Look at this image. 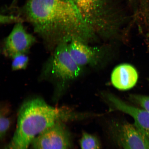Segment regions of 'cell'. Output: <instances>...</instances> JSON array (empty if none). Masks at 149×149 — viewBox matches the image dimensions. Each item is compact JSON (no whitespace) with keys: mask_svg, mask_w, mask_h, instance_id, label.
<instances>
[{"mask_svg":"<svg viewBox=\"0 0 149 149\" xmlns=\"http://www.w3.org/2000/svg\"><path fill=\"white\" fill-rule=\"evenodd\" d=\"M22 11L35 32L56 47L92 33L73 0H27Z\"/></svg>","mask_w":149,"mask_h":149,"instance_id":"1","label":"cell"},{"mask_svg":"<svg viewBox=\"0 0 149 149\" xmlns=\"http://www.w3.org/2000/svg\"><path fill=\"white\" fill-rule=\"evenodd\" d=\"M90 117L89 113L78 112L70 108L52 107L40 98L31 99L20 107L15 131L4 149H29L37 136L56 123Z\"/></svg>","mask_w":149,"mask_h":149,"instance_id":"2","label":"cell"},{"mask_svg":"<svg viewBox=\"0 0 149 149\" xmlns=\"http://www.w3.org/2000/svg\"><path fill=\"white\" fill-rule=\"evenodd\" d=\"M92 31L103 30L114 26L117 13L111 0H73Z\"/></svg>","mask_w":149,"mask_h":149,"instance_id":"3","label":"cell"},{"mask_svg":"<svg viewBox=\"0 0 149 149\" xmlns=\"http://www.w3.org/2000/svg\"><path fill=\"white\" fill-rule=\"evenodd\" d=\"M68 45V42H63L56 47L47 67V73L59 83L56 95L57 98L63 92L67 82L77 77L81 72V67L71 56Z\"/></svg>","mask_w":149,"mask_h":149,"instance_id":"4","label":"cell"},{"mask_svg":"<svg viewBox=\"0 0 149 149\" xmlns=\"http://www.w3.org/2000/svg\"><path fill=\"white\" fill-rule=\"evenodd\" d=\"M71 136L64 122L56 123L37 136L31 143L32 149H70Z\"/></svg>","mask_w":149,"mask_h":149,"instance_id":"5","label":"cell"},{"mask_svg":"<svg viewBox=\"0 0 149 149\" xmlns=\"http://www.w3.org/2000/svg\"><path fill=\"white\" fill-rule=\"evenodd\" d=\"M113 139L123 149H149V138L135 125L127 122L112 126Z\"/></svg>","mask_w":149,"mask_h":149,"instance_id":"6","label":"cell"},{"mask_svg":"<svg viewBox=\"0 0 149 149\" xmlns=\"http://www.w3.org/2000/svg\"><path fill=\"white\" fill-rule=\"evenodd\" d=\"M35 42V37L27 32L21 22H18L5 39L3 53L12 58L19 54H26Z\"/></svg>","mask_w":149,"mask_h":149,"instance_id":"7","label":"cell"},{"mask_svg":"<svg viewBox=\"0 0 149 149\" xmlns=\"http://www.w3.org/2000/svg\"><path fill=\"white\" fill-rule=\"evenodd\" d=\"M105 99L113 109L132 117L134 124L149 138V113L142 108L130 105L113 94H106Z\"/></svg>","mask_w":149,"mask_h":149,"instance_id":"8","label":"cell"},{"mask_svg":"<svg viewBox=\"0 0 149 149\" xmlns=\"http://www.w3.org/2000/svg\"><path fill=\"white\" fill-rule=\"evenodd\" d=\"M138 74L132 65L123 64L119 65L113 70L111 80L113 86L121 91L129 90L137 83Z\"/></svg>","mask_w":149,"mask_h":149,"instance_id":"9","label":"cell"},{"mask_svg":"<svg viewBox=\"0 0 149 149\" xmlns=\"http://www.w3.org/2000/svg\"><path fill=\"white\" fill-rule=\"evenodd\" d=\"M68 47L72 58L81 67L94 62L97 57V49L86 45L81 40H72Z\"/></svg>","mask_w":149,"mask_h":149,"instance_id":"10","label":"cell"},{"mask_svg":"<svg viewBox=\"0 0 149 149\" xmlns=\"http://www.w3.org/2000/svg\"><path fill=\"white\" fill-rule=\"evenodd\" d=\"M80 145L81 149H101L100 141L96 136L86 132L82 135Z\"/></svg>","mask_w":149,"mask_h":149,"instance_id":"11","label":"cell"},{"mask_svg":"<svg viewBox=\"0 0 149 149\" xmlns=\"http://www.w3.org/2000/svg\"><path fill=\"white\" fill-rule=\"evenodd\" d=\"M12 58V68L14 70L25 69L29 63V58L25 54H19Z\"/></svg>","mask_w":149,"mask_h":149,"instance_id":"12","label":"cell"},{"mask_svg":"<svg viewBox=\"0 0 149 149\" xmlns=\"http://www.w3.org/2000/svg\"><path fill=\"white\" fill-rule=\"evenodd\" d=\"M130 100L149 113V96L139 94L130 95Z\"/></svg>","mask_w":149,"mask_h":149,"instance_id":"13","label":"cell"},{"mask_svg":"<svg viewBox=\"0 0 149 149\" xmlns=\"http://www.w3.org/2000/svg\"><path fill=\"white\" fill-rule=\"evenodd\" d=\"M11 120L3 111H1L0 118V136L1 139L4 138L10 125Z\"/></svg>","mask_w":149,"mask_h":149,"instance_id":"14","label":"cell"},{"mask_svg":"<svg viewBox=\"0 0 149 149\" xmlns=\"http://www.w3.org/2000/svg\"><path fill=\"white\" fill-rule=\"evenodd\" d=\"M1 22L3 23H8L9 22H17V23L21 22L20 18L17 17L12 16H1Z\"/></svg>","mask_w":149,"mask_h":149,"instance_id":"15","label":"cell"}]
</instances>
